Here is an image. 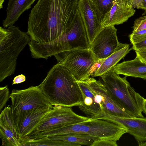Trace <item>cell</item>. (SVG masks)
Returning <instances> with one entry per match:
<instances>
[{
    "label": "cell",
    "mask_w": 146,
    "mask_h": 146,
    "mask_svg": "<svg viewBox=\"0 0 146 146\" xmlns=\"http://www.w3.org/2000/svg\"><path fill=\"white\" fill-rule=\"evenodd\" d=\"M79 0H38L29 15L31 40L51 42L62 36L73 21Z\"/></svg>",
    "instance_id": "cell-1"
},
{
    "label": "cell",
    "mask_w": 146,
    "mask_h": 146,
    "mask_svg": "<svg viewBox=\"0 0 146 146\" xmlns=\"http://www.w3.org/2000/svg\"><path fill=\"white\" fill-rule=\"evenodd\" d=\"M28 45L33 58L47 59L54 56L58 62L63 61L73 50L89 49L90 47L86 30L78 9L72 22L60 38L44 43L31 40Z\"/></svg>",
    "instance_id": "cell-2"
},
{
    "label": "cell",
    "mask_w": 146,
    "mask_h": 146,
    "mask_svg": "<svg viewBox=\"0 0 146 146\" xmlns=\"http://www.w3.org/2000/svg\"><path fill=\"white\" fill-rule=\"evenodd\" d=\"M39 86L53 106L72 107L83 104L82 93L76 80L59 63L51 68Z\"/></svg>",
    "instance_id": "cell-3"
},
{
    "label": "cell",
    "mask_w": 146,
    "mask_h": 146,
    "mask_svg": "<svg viewBox=\"0 0 146 146\" xmlns=\"http://www.w3.org/2000/svg\"><path fill=\"white\" fill-rule=\"evenodd\" d=\"M113 68L100 76L98 80L123 111L133 117H144L142 114L144 98L131 87L126 76L121 77Z\"/></svg>",
    "instance_id": "cell-4"
},
{
    "label": "cell",
    "mask_w": 146,
    "mask_h": 146,
    "mask_svg": "<svg viewBox=\"0 0 146 146\" xmlns=\"http://www.w3.org/2000/svg\"><path fill=\"white\" fill-rule=\"evenodd\" d=\"M31 40L27 32L13 25L0 28V82L14 73L21 52Z\"/></svg>",
    "instance_id": "cell-5"
},
{
    "label": "cell",
    "mask_w": 146,
    "mask_h": 146,
    "mask_svg": "<svg viewBox=\"0 0 146 146\" xmlns=\"http://www.w3.org/2000/svg\"><path fill=\"white\" fill-rule=\"evenodd\" d=\"M12 117L17 131L25 118L36 110L52 108L39 85L23 90L13 89L10 94Z\"/></svg>",
    "instance_id": "cell-6"
},
{
    "label": "cell",
    "mask_w": 146,
    "mask_h": 146,
    "mask_svg": "<svg viewBox=\"0 0 146 146\" xmlns=\"http://www.w3.org/2000/svg\"><path fill=\"white\" fill-rule=\"evenodd\" d=\"M127 133L124 127L109 121L98 119L89 120L54 130L40 135L41 137L69 133L84 134L99 139L117 141L125 133Z\"/></svg>",
    "instance_id": "cell-7"
},
{
    "label": "cell",
    "mask_w": 146,
    "mask_h": 146,
    "mask_svg": "<svg viewBox=\"0 0 146 146\" xmlns=\"http://www.w3.org/2000/svg\"><path fill=\"white\" fill-rule=\"evenodd\" d=\"M91 119L88 117L77 114L71 107L54 106L32 132L21 140L30 139L38 135L86 121Z\"/></svg>",
    "instance_id": "cell-8"
},
{
    "label": "cell",
    "mask_w": 146,
    "mask_h": 146,
    "mask_svg": "<svg viewBox=\"0 0 146 146\" xmlns=\"http://www.w3.org/2000/svg\"><path fill=\"white\" fill-rule=\"evenodd\" d=\"M98 60L89 49H78L70 52L59 63L72 74L77 81H86Z\"/></svg>",
    "instance_id": "cell-9"
},
{
    "label": "cell",
    "mask_w": 146,
    "mask_h": 146,
    "mask_svg": "<svg viewBox=\"0 0 146 146\" xmlns=\"http://www.w3.org/2000/svg\"><path fill=\"white\" fill-rule=\"evenodd\" d=\"M89 116L92 119L107 120L124 127L127 133L134 137L138 143L146 141V117H121L100 110H91Z\"/></svg>",
    "instance_id": "cell-10"
},
{
    "label": "cell",
    "mask_w": 146,
    "mask_h": 146,
    "mask_svg": "<svg viewBox=\"0 0 146 146\" xmlns=\"http://www.w3.org/2000/svg\"><path fill=\"white\" fill-rule=\"evenodd\" d=\"M78 9L85 27L90 46L102 29L103 15L96 0H79Z\"/></svg>",
    "instance_id": "cell-11"
},
{
    "label": "cell",
    "mask_w": 146,
    "mask_h": 146,
    "mask_svg": "<svg viewBox=\"0 0 146 146\" xmlns=\"http://www.w3.org/2000/svg\"><path fill=\"white\" fill-rule=\"evenodd\" d=\"M117 29L114 26L102 28L90 46L98 60L104 59L113 53L119 46Z\"/></svg>",
    "instance_id": "cell-12"
},
{
    "label": "cell",
    "mask_w": 146,
    "mask_h": 146,
    "mask_svg": "<svg viewBox=\"0 0 146 146\" xmlns=\"http://www.w3.org/2000/svg\"><path fill=\"white\" fill-rule=\"evenodd\" d=\"M135 12V10L128 4L127 0H117L104 16L102 28L122 24L133 16Z\"/></svg>",
    "instance_id": "cell-13"
},
{
    "label": "cell",
    "mask_w": 146,
    "mask_h": 146,
    "mask_svg": "<svg viewBox=\"0 0 146 146\" xmlns=\"http://www.w3.org/2000/svg\"><path fill=\"white\" fill-rule=\"evenodd\" d=\"M86 81L96 92L102 96V105L100 111L119 117H133L119 107L110 93L98 80L93 77H89Z\"/></svg>",
    "instance_id": "cell-14"
},
{
    "label": "cell",
    "mask_w": 146,
    "mask_h": 146,
    "mask_svg": "<svg viewBox=\"0 0 146 146\" xmlns=\"http://www.w3.org/2000/svg\"><path fill=\"white\" fill-rule=\"evenodd\" d=\"M0 135L2 145L21 146L12 117L11 106L5 107L0 115Z\"/></svg>",
    "instance_id": "cell-15"
},
{
    "label": "cell",
    "mask_w": 146,
    "mask_h": 146,
    "mask_svg": "<svg viewBox=\"0 0 146 146\" xmlns=\"http://www.w3.org/2000/svg\"><path fill=\"white\" fill-rule=\"evenodd\" d=\"M113 69L118 75L146 79V63L137 56L117 64Z\"/></svg>",
    "instance_id": "cell-16"
},
{
    "label": "cell",
    "mask_w": 146,
    "mask_h": 146,
    "mask_svg": "<svg viewBox=\"0 0 146 146\" xmlns=\"http://www.w3.org/2000/svg\"><path fill=\"white\" fill-rule=\"evenodd\" d=\"M36 0H9L6 17L2 22L4 28L13 25L25 11L31 8Z\"/></svg>",
    "instance_id": "cell-17"
},
{
    "label": "cell",
    "mask_w": 146,
    "mask_h": 146,
    "mask_svg": "<svg viewBox=\"0 0 146 146\" xmlns=\"http://www.w3.org/2000/svg\"><path fill=\"white\" fill-rule=\"evenodd\" d=\"M47 137L59 142L61 146H91L94 140L99 139L87 134L77 133L56 135Z\"/></svg>",
    "instance_id": "cell-18"
},
{
    "label": "cell",
    "mask_w": 146,
    "mask_h": 146,
    "mask_svg": "<svg viewBox=\"0 0 146 146\" xmlns=\"http://www.w3.org/2000/svg\"><path fill=\"white\" fill-rule=\"evenodd\" d=\"M132 49L129 44L121 43L117 49L104 59L100 67L92 77L100 76L113 68Z\"/></svg>",
    "instance_id": "cell-19"
},
{
    "label": "cell",
    "mask_w": 146,
    "mask_h": 146,
    "mask_svg": "<svg viewBox=\"0 0 146 146\" xmlns=\"http://www.w3.org/2000/svg\"><path fill=\"white\" fill-rule=\"evenodd\" d=\"M51 108H46L36 110L25 118L17 131L19 141L32 132Z\"/></svg>",
    "instance_id": "cell-20"
},
{
    "label": "cell",
    "mask_w": 146,
    "mask_h": 146,
    "mask_svg": "<svg viewBox=\"0 0 146 146\" xmlns=\"http://www.w3.org/2000/svg\"><path fill=\"white\" fill-rule=\"evenodd\" d=\"M21 146H61L60 143L47 137L23 139L20 141Z\"/></svg>",
    "instance_id": "cell-21"
},
{
    "label": "cell",
    "mask_w": 146,
    "mask_h": 146,
    "mask_svg": "<svg viewBox=\"0 0 146 146\" xmlns=\"http://www.w3.org/2000/svg\"><path fill=\"white\" fill-rule=\"evenodd\" d=\"M129 37L132 44L140 42L146 39V29L132 32Z\"/></svg>",
    "instance_id": "cell-22"
},
{
    "label": "cell",
    "mask_w": 146,
    "mask_h": 146,
    "mask_svg": "<svg viewBox=\"0 0 146 146\" xmlns=\"http://www.w3.org/2000/svg\"><path fill=\"white\" fill-rule=\"evenodd\" d=\"M100 9L103 17L111 9L114 3L117 0H96Z\"/></svg>",
    "instance_id": "cell-23"
},
{
    "label": "cell",
    "mask_w": 146,
    "mask_h": 146,
    "mask_svg": "<svg viewBox=\"0 0 146 146\" xmlns=\"http://www.w3.org/2000/svg\"><path fill=\"white\" fill-rule=\"evenodd\" d=\"M9 89L7 85L0 88V110L1 111L9 98Z\"/></svg>",
    "instance_id": "cell-24"
},
{
    "label": "cell",
    "mask_w": 146,
    "mask_h": 146,
    "mask_svg": "<svg viewBox=\"0 0 146 146\" xmlns=\"http://www.w3.org/2000/svg\"><path fill=\"white\" fill-rule=\"evenodd\" d=\"M132 27L133 32L146 29V15L136 19Z\"/></svg>",
    "instance_id": "cell-25"
},
{
    "label": "cell",
    "mask_w": 146,
    "mask_h": 146,
    "mask_svg": "<svg viewBox=\"0 0 146 146\" xmlns=\"http://www.w3.org/2000/svg\"><path fill=\"white\" fill-rule=\"evenodd\" d=\"M116 141L107 139H98L94 140L91 146H117Z\"/></svg>",
    "instance_id": "cell-26"
},
{
    "label": "cell",
    "mask_w": 146,
    "mask_h": 146,
    "mask_svg": "<svg viewBox=\"0 0 146 146\" xmlns=\"http://www.w3.org/2000/svg\"><path fill=\"white\" fill-rule=\"evenodd\" d=\"M132 49L135 51L143 49L146 47V39L140 42L132 44Z\"/></svg>",
    "instance_id": "cell-27"
},
{
    "label": "cell",
    "mask_w": 146,
    "mask_h": 146,
    "mask_svg": "<svg viewBox=\"0 0 146 146\" xmlns=\"http://www.w3.org/2000/svg\"><path fill=\"white\" fill-rule=\"evenodd\" d=\"M136 56L146 63V50L135 51Z\"/></svg>",
    "instance_id": "cell-28"
},
{
    "label": "cell",
    "mask_w": 146,
    "mask_h": 146,
    "mask_svg": "<svg viewBox=\"0 0 146 146\" xmlns=\"http://www.w3.org/2000/svg\"><path fill=\"white\" fill-rule=\"evenodd\" d=\"M26 78L25 76L21 74L15 76L14 78L12 84H18L25 82L26 80Z\"/></svg>",
    "instance_id": "cell-29"
},
{
    "label": "cell",
    "mask_w": 146,
    "mask_h": 146,
    "mask_svg": "<svg viewBox=\"0 0 146 146\" xmlns=\"http://www.w3.org/2000/svg\"><path fill=\"white\" fill-rule=\"evenodd\" d=\"M143 0H131V5L133 8L140 9Z\"/></svg>",
    "instance_id": "cell-30"
},
{
    "label": "cell",
    "mask_w": 146,
    "mask_h": 146,
    "mask_svg": "<svg viewBox=\"0 0 146 146\" xmlns=\"http://www.w3.org/2000/svg\"><path fill=\"white\" fill-rule=\"evenodd\" d=\"M143 111L146 115V99L144 98L142 105Z\"/></svg>",
    "instance_id": "cell-31"
},
{
    "label": "cell",
    "mask_w": 146,
    "mask_h": 146,
    "mask_svg": "<svg viewBox=\"0 0 146 146\" xmlns=\"http://www.w3.org/2000/svg\"><path fill=\"white\" fill-rule=\"evenodd\" d=\"M145 11L146 13V0H143L142 5L140 8Z\"/></svg>",
    "instance_id": "cell-32"
},
{
    "label": "cell",
    "mask_w": 146,
    "mask_h": 146,
    "mask_svg": "<svg viewBox=\"0 0 146 146\" xmlns=\"http://www.w3.org/2000/svg\"><path fill=\"white\" fill-rule=\"evenodd\" d=\"M4 0H0V9H1L3 7V4L4 2Z\"/></svg>",
    "instance_id": "cell-33"
},
{
    "label": "cell",
    "mask_w": 146,
    "mask_h": 146,
    "mask_svg": "<svg viewBox=\"0 0 146 146\" xmlns=\"http://www.w3.org/2000/svg\"><path fill=\"white\" fill-rule=\"evenodd\" d=\"M138 145L140 146H146V141L138 143Z\"/></svg>",
    "instance_id": "cell-34"
},
{
    "label": "cell",
    "mask_w": 146,
    "mask_h": 146,
    "mask_svg": "<svg viewBox=\"0 0 146 146\" xmlns=\"http://www.w3.org/2000/svg\"><path fill=\"white\" fill-rule=\"evenodd\" d=\"M127 1L128 4L130 5H131V0H127Z\"/></svg>",
    "instance_id": "cell-35"
}]
</instances>
